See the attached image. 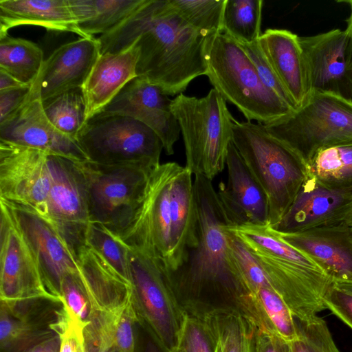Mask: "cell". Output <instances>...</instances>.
I'll list each match as a JSON object with an SVG mask.
<instances>
[{
  "mask_svg": "<svg viewBox=\"0 0 352 352\" xmlns=\"http://www.w3.org/2000/svg\"><path fill=\"white\" fill-rule=\"evenodd\" d=\"M209 36L188 24L169 0H144L97 39L100 54L122 52L135 41L140 49L138 77L173 96L182 94L193 79L206 74Z\"/></svg>",
  "mask_w": 352,
  "mask_h": 352,
  "instance_id": "6da1fadb",
  "label": "cell"
},
{
  "mask_svg": "<svg viewBox=\"0 0 352 352\" xmlns=\"http://www.w3.org/2000/svg\"><path fill=\"white\" fill-rule=\"evenodd\" d=\"M193 185L199 242L182 265L168 274L181 301L210 297L237 305L247 294L229 244L230 223L212 180L196 175Z\"/></svg>",
  "mask_w": 352,
  "mask_h": 352,
  "instance_id": "7a4b0ae2",
  "label": "cell"
},
{
  "mask_svg": "<svg viewBox=\"0 0 352 352\" xmlns=\"http://www.w3.org/2000/svg\"><path fill=\"white\" fill-rule=\"evenodd\" d=\"M232 142L267 197L268 226L276 224L307 177V165L261 123L234 120Z\"/></svg>",
  "mask_w": 352,
  "mask_h": 352,
  "instance_id": "3957f363",
  "label": "cell"
},
{
  "mask_svg": "<svg viewBox=\"0 0 352 352\" xmlns=\"http://www.w3.org/2000/svg\"><path fill=\"white\" fill-rule=\"evenodd\" d=\"M206 60V75L213 89L235 105L248 121L267 124L296 111L264 85L246 52L226 34L209 36Z\"/></svg>",
  "mask_w": 352,
  "mask_h": 352,
  "instance_id": "277c9868",
  "label": "cell"
},
{
  "mask_svg": "<svg viewBox=\"0 0 352 352\" xmlns=\"http://www.w3.org/2000/svg\"><path fill=\"white\" fill-rule=\"evenodd\" d=\"M171 110L183 136L186 167L192 175L212 180L226 167L234 119L226 100L214 89L202 98L183 94L172 100Z\"/></svg>",
  "mask_w": 352,
  "mask_h": 352,
  "instance_id": "5b68a950",
  "label": "cell"
},
{
  "mask_svg": "<svg viewBox=\"0 0 352 352\" xmlns=\"http://www.w3.org/2000/svg\"><path fill=\"white\" fill-rule=\"evenodd\" d=\"M130 282L138 323L162 352H177L186 310L162 263L129 248Z\"/></svg>",
  "mask_w": 352,
  "mask_h": 352,
  "instance_id": "8992f818",
  "label": "cell"
},
{
  "mask_svg": "<svg viewBox=\"0 0 352 352\" xmlns=\"http://www.w3.org/2000/svg\"><path fill=\"white\" fill-rule=\"evenodd\" d=\"M264 125L308 166L322 148L352 140V102L335 93L313 91L304 106Z\"/></svg>",
  "mask_w": 352,
  "mask_h": 352,
  "instance_id": "52a82bcc",
  "label": "cell"
},
{
  "mask_svg": "<svg viewBox=\"0 0 352 352\" xmlns=\"http://www.w3.org/2000/svg\"><path fill=\"white\" fill-rule=\"evenodd\" d=\"M87 186L90 222L120 236L130 224L148 179L157 166L144 164L104 165L80 162Z\"/></svg>",
  "mask_w": 352,
  "mask_h": 352,
  "instance_id": "ba28073f",
  "label": "cell"
},
{
  "mask_svg": "<svg viewBox=\"0 0 352 352\" xmlns=\"http://www.w3.org/2000/svg\"><path fill=\"white\" fill-rule=\"evenodd\" d=\"M76 141L88 161L98 164H144L157 166L163 144L142 122L101 111L89 118Z\"/></svg>",
  "mask_w": 352,
  "mask_h": 352,
  "instance_id": "9c48e42d",
  "label": "cell"
},
{
  "mask_svg": "<svg viewBox=\"0 0 352 352\" xmlns=\"http://www.w3.org/2000/svg\"><path fill=\"white\" fill-rule=\"evenodd\" d=\"M179 165L167 162L154 168L130 224L120 236L129 248L159 261L166 271L170 265L171 184Z\"/></svg>",
  "mask_w": 352,
  "mask_h": 352,
  "instance_id": "30bf717a",
  "label": "cell"
},
{
  "mask_svg": "<svg viewBox=\"0 0 352 352\" xmlns=\"http://www.w3.org/2000/svg\"><path fill=\"white\" fill-rule=\"evenodd\" d=\"M0 299L8 308L37 300L61 303L43 281L34 256L6 204L0 200Z\"/></svg>",
  "mask_w": 352,
  "mask_h": 352,
  "instance_id": "8fae6325",
  "label": "cell"
},
{
  "mask_svg": "<svg viewBox=\"0 0 352 352\" xmlns=\"http://www.w3.org/2000/svg\"><path fill=\"white\" fill-rule=\"evenodd\" d=\"M49 155L51 185L47 197V219L60 232L76 257L86 245L90 222L85 177L80 162Z\"/></svg>",
  "mask_w": 352,
  "mask_h": 352,
  "instance_id": "7c38bea8",
  "label": "cell"
},
{
  "mask_svg": "<svg viewBox=\"0 0 352 352\" xmlns=\"http://www.w3.org/2000/svg\"><path fill=\"white\" fill-rule=\"evenodd\" d=\"M47 153L0 140V199L47 217L51 185Z\"/></svg>",
  "mask_w": 352,
  "mask_h": 352,
  "instance_id": "4fadbf2b",
  "label": "cell"
},
{
  "mask_svg": "<svg viewBox=\"0 0 352 352\" xmlns=\"http://www.w3.org/2000/svg\"><path fill=\"white\" fill-rule=\"evenodd\" d=\"M28 243L47 291L60 300L63 277L77 272L76 257L56 227L34 210L0 199ZM61 301V300H60Z\"/></svg>",
  "mask_w": 352,
  "mask_h": 352,
  "instance_id": "5bb4252c",
  "label": "cell"
},
{
  "mask_svg": "<svg viewBox=\"0 0 352 352\" xmlns=\"http://www.w3.org/2000/svg\"><path fill=\"white\" fill-rule=\"evenodd\" d=\"M0 140L76 161L88 160L75 140L59 131L46 116L37 86L25 102L0 123Z\"/></svg>",
  "mask_w": 352,
  "mask_h": 352,
  "instance_id": "9a60e30c",
  "label": "cell"
},
{
  "mask_svg": "<svg viewBox=\"0 0 352 352\" xmlns=\"http://www.w3.org/2000/svg\"><path fill=\"white\" fill-rule=\"evenodd\" d=\"M251 252L294 317L309 319L327 309L323 298L333 282L324 272Z\"/></svg>",
  "mask_w": 352,
  "mask_h": 352,
  "instance_id": "2e32d148",
  "label": "cell"
},
{
  "mask_svg": "<svg viewBox=\"0 0 352 352\" xmlns=\"http://www.w3.org/2000/svg\"><path fill=\"white\" fill-rule=\"evenodd\" d=\"M313 91L332 92L349 98L352 80V45L345 30L333 29L299 36Z\"/></svg>",
  "mask_w": 352,
  "mask_h": 352,
  "instance_id": "e0dca14e",
  "label": "cell"
},
{
  "mask_svg": "<svg viewBox=\"0 0 352 352\" xmlns=\"http://www.w3.org/2000/svg\"><path fill=\"white\" fill-rule=\"evenodd\" d=\"M172 100L145 79L129 82L103 110L137 120L151 129L161 140L166 155L174 153L181 132L171 110Z\"/></svg>",
  "mask_w": 352,
  "mask_h": 352,
  "instance_id": "ac0fdd59",
  "label": "cell"
},
{
  "mask_svg": "<svg viewBox=\"0 0 352 352\" xmlns=\"http://www.w3.org/2000/svg\"><path fill=\"white\" fill-rule=\"evenodd\" d=\"M352 194L323 186L308 172L294 201L281 219L271 227L280 234H295L346 222Z\"/></svg>",
  "mask_w": 352,
  "mask_h": 352,
  "instance_id": "d6986e66",
  "label": "cell"
},
{
  "mask_svg": "<svg viewBox=\"0 0 352 352\" xmlns=\"http://www.w3.org/2000/svg\"><path fill=\"white\" fill-rule=\"evenodd\" d=\"M227 182L217 191L219 204L231 226H268L267 197L245 164L232 140L227 153Z\"/></svg>",
  "mask_w": 352,
  "mask_h": 352,
  "instance_id": "ffe728a7",
  "label": "cell"
},
{
  "mask_svg": "<svg viewBox=\"0 0 352 352\" xmlns=\"http://www.w3.org/2000/svg\"><path fill=\"white\" fill-rule=\"evenodd\" d=\"M276 233L310 258L333 282L352 281V226L346 222L295 234Z\"/></svg>",
  "mask_w": 352,
  "mask_h": 352,
  "instance_id": "44dd1931",
  "label": "cell"
},
{
  "mask_svg": "<svg viewBox=\"0 0 352 352\" xmlns=\"http://www.w3.org/2000/svg\"><path fill=\"white\" fill-rule=\"evenodd\" d=\"M100 55L99 43L94 36L80 37L56 48L34 82L41 100L82 87Z\"/></svg>",
  "mask_w": 352,
  "mask_h": 352,
  "instance_id": "7402d4cb",
  "label": "cell"
},
{
  "mask_svg": "<svg viewBox=\"0 0 352 352\" xmlns=\"http://www.w3.org/2000/svg\"><path fill=\"white\" fill-rule=\"evenodd\" d=\"M258 41L294 107L300 109L312 89L299 36L287 30L267 29Z\"/></svg>",
  "mask_w": 352,
  "mask_h": 352,
  "instance_id": "603a6c76",
  "label": "cell"
},
{
  "mask_svg": "<svg viewBox=\"0 0 352 352\" xmlns=\"http://www.w3.org/2000/svg\"><path fill=\"white\" fill-rule=\"evenodd\" d=\"M139 55L135 41L122 52L100 55L82 87L87 120L103 110L129 82L138 77Z\"/></svg>",
  "mask_w": 352,
  "mask_h": 352,
  "instance_id": "cb8c5ba5",
  "label": "cell"
},
{
  "mask_svg": "<svg viewBox=\"0 0 352 352\" xmlns=\"http://www.w3.org/2000/svg\"><path fill=\"white\" fill-rule=\"evenodd\" d=\"M192 175L186 166L179 165L172 180L171 252L168 272L179 268L186 260L190 250L199 242Z\"/></svg>",
  "mask_w": 352,
  "mask_h": 352,
  "instance_id": "d4e9b609",
  "label": "cell"
},
{
  "mask_svg": "<svg viewBox=\"0 0 352 352\" xmlns=\"http://www.w3.org/2000/svg\"><path fill=\"white\" fill-rule=\"evenodd\" d=\"M186 310L199 318L207 327L216 352H254L255 324L240 309L212 306L209 302L185 300Z\"/></svg>",
  "mask_w": 352,
  "mask_h": 352,
  "instance_id": "484cf974",
  "label": "cell"
},
{
  "mask_svg": "<svg viewBox=\"0 0 352 352\" xmlns=\"http://www.w3.org/2000/svg\"><path fill=\"white\" fill-rule=\"evenodd\" d=\"M38 25L86 37L80 30L69 0H0V36L15 26Z\"/></svg>",
  "mask_w": 352,
  "mask_h": 352,
  "instance_id": "4316f807",
  "label": "cell"
},
{
  "mask_svg": "<svg viewBox=\"0 0 352 352\" xmlns=\"http://www.w3.org/2000/svg\"><path fill=\"white\" fill-rule=\"evenodd\" d=\"M255 325L287 342L297 338L294 316L272 287H263L248 294L238 307Z\"/></svg>",
  "mask_w": 352,
  "mask_h": 352,
  "instance_id": "83f0119b",
  "label": "cell"
},
{
  "mask_svg": "<svg viewBox=\"0 0 352 352\" xmlns=\"http://www.w3.org/2000/svg\"><path fill=\"white\" fill-rule=\"evenodd\" d=\"M53 322L37 320L28 313L27 307L11 309L1 304V351L23 352L50 338L56 333L51 327Z\"/></svg>",
  "mask_w": 352,
  "mask_h": 352,
  "instance_id": "f1b7e54d",
  "label": "cell"
},
{
  "mask_svg": "<svg viewBox=\"0 0 352 352\" xmlns=\"http://www.w3.org/2000/svg\"><path fill=\"white\" fill-rule=\"evenodd\" d=\"M144 0H69L78 25L86 37L111 31Z\"/></svg>",
  "mask_w": 352,
  "mask_h": 352,
  "instance_id": "f546056e",
  "label": "cell"
},
{
  "mask_svg": "<svg viewBox=\"0 0 352 352\" xmlns=\"http://www.w3.org/2000/svg\"><path fill=\"white\" fill-rule=\"evenodd\" d=\"M308 172L328 188L352 194V140L320 150Z\"/></svg>",
  "mask_w": 352,
  "mask_h": 352,
  "instance_id": "4dcf8cb0",
  "label": "cell"
},
{
  "mask_svg": "<svg viewBox=\"0 0 352 352\" xmlns=\"http://www.w3.org/2000/svg\"><path fill=\"white\" fill-rule=\"evenodd\" d=\"M43 52L34 43L6 34L0 36V69L31 86L44 63Z\"/></svg>",
  "mask_w": 352,
  "mask_h": 352,
  "instance_id": "1f68e13d",
  "label": "cell"
},
{
  "mask_svg": "<svg viewBox=\"0 0 352 352\" xmlns=\"http://www.w3.org/2000/svg\"><path fill=\"white\" fill-rule=\"evenodd\" d=\"M42 102L51 123L62 133L76 140L87 121V104L82 88L65 91Z\"/></svg>",
  "mask_w": 352,
  "mask_h": 352,
  "instance_id": "d6a6232c",
  "label": "cell"
},
{
  "mask_svg": "<svg viewBox=\"0 0 352 352\" xmlns=\"http://www.w3.org/2000/svg\"><path fill=\"white\" fill-rule=\"evenodd\" d=\"M262 0H226L222 32L239 43H250L261 35Z\"/></svg>",
  "mask_w": 352,
  "mask_h": 352,
  "instance_id": "836d02e7",
  "label": "cell"
},
{
  "mask_svg": "<svg viewBox=\"0 0 352 352\" xmlns=\"http://www.w3.org/2000/svg\"><path fill=\"white\" fill-rule=\"evenodd\" d=\"M86 244L130 282L129 248L119 236L100 223L89 222L86 232Z\"/></svg>",
  "mask_w": 352,
  "mask_h": 352,
  "instance_id": "e575fe53",
  "label": "cell"
},
{
  "mask_svg": "<svg viewBox=\"0 0 352 352\" xmlns=\"http://www.w3.org/2000/svg\"><path fill=\"white\" fill-rule=\"evenodd\" d=\"M183 19L206 35L222 32L226 0H169Z\"/></svg>",
  "mask_w": 352,
  "mask_h": 352,
  "instance_id": "d590c367",
  "label": "cell"
},
{
  "mask_svg": "<svg viewBox=\"0 0 352 352\" xmlns=\"http://www.w3.org/2000/svg\"><path fill=\"white\" fill-rule=\"evenodd\" d=\"M297 338L288 342L289 352H340L327 324L316 316L301 320L294 317Z\"/></svg>",
  "mask_w": 352,
  "mask_h": 352,
  "instance_id": "8d00e7d4",
  "label": "cell"
},
{
  "mask_svg": "<svg viewBox=\"0 0 352 352\" xmlns=\"http://www.w3.org/2000/svg\"><path fill=\"white\" fill-rule=\"evenodd\" d=\"M85 327L62 304L51 324L52 329L60 338V352H87L83 333Z\"/></svg>",
  "mask_w": 352,
  "mask_h": 352,
  "instance_id": "74e56055",
  "label": "cell"
},
{
  "mask_svg": "<svg viewBox=\"0 0 352 352\" xmlns=\"http://www.w3.org/2000/svg\"><path fill=\"white\" fill-rule=\"evenodd\" d=\"M178 350L180 352H216L214 340L204 322L187 310L180 333Z\"/></svg>",
  "mask_w": 352,
  "mask_h": 352,
  "instance_id": "f35d334b",
  "label": "cell"
},
{
  "mask_svg": "<svg viewBox=\"0 0 352 352\" xmlns=\"http://www.w3.org/2000/svg\"><path fill=\"white\" fill-rule=\"evenodd\" d=\"M61 303L85 326L90 315L89 299L77 272L66 274L60 288Z\"/></svg>",
  "mask_w": 352,
  "mask_h": 352,
  "instance_id": "ab89813d",
  "label": "cell"
},
{
  "mask_svg": "<svg viewBox=\"0 0 352 352\" xmlns=\"http://www.w3.org/2000/svg\"><path fill=\"white\" fill-rule=\"evenodd\" d=\"M239 44L242 47L253 63L264 85L295 109L289 96L263 54L258 41H256L250 43H239Z\"/></svg>",
  "mask_w": 352,
  "mask_h": 352,
  "instance_id": "60d3db41",
  "label": "cell"
},
{
  "mask_svg": "<svg viewBox=\"0 0 352 352\" xmlns=\"http://www.w3.org/2000/svg\"><path fill=\"white\" fill-rule=\"evenodd\" d=\"M323 301L327 309L352 329V295L338 289L333 283Z\"/></svg>",
  "mask_w": 352,
  "mask_h": 352,
  "instance_id": "b9f144b4",
  "label": "cell"
},
{
  "mask_svg": "<svg viewBox=\"0 0 352 352\" xmlns=\"http://www.w3.org/2000/svg\"><path fill=\"white\" fill-rule=\"evenodd\" d=\"M31 86L0 91V123L14 113L27 100Z\"/></svg>",
  "mask_w": 352,
  "mask_h": 352,
  "instance_id": "7bdbcfd3",
  "label": "cell"
},
{
  "mask_svg": "<svg viewBox=\"0 0 352 352\" xmlns=\"http://www.w3.org/2000/svg\"><path fill=\"white\" fill-rule=\"evenodd\" d=\"M254 352H289L288 342L255 325Z\"/></svg>",
  "mask_w": 352,
  "mask_h": 352,
  "instance_id": "ee69618b",
  "label": "cell"
},
{
  "mask_svg": "<svg viewBox=\"0 0 352 352\" xmlns=\"http://www.w3.org/2000/svg\"><path fill=\"white\" fill-rule=\"evenodd\" d=\"M60 338L58 333L27 349L23 352H60Z\"/></svg>",
  "mask_w": 352,
  "mask_h": 352,
  "instance_id": "f6af8a7d",
  "label": "cell"
},
{
  "mask_svg": "<svg viewBox=\"0 0 352 352\" xmlns=\"http://www.w3.org/2000/svg\"><path fill=\"white\" fill-rule=\"evenodd\" d=\"M28 86L23 84L12 76L0 69V91Z\"/></svg>",
  "mask_w": 352,
  "mask_h": 352,
  "instance_id": "bcb514c9",
  "label": "cell"
},
{
  "mask_svg": "<svg viewBox=\"0 0 352 352\" xmlns=\"http://www.w3.org/2000/svg\"><path fill=\"white\" fill-rule=\"evenodd\" d=\"M337 3H347L350 8V14L349 16L346 20L347 25L346 28L345 29L346 32L348 34V36L350 38L351 45H352V0H340L337 1Z\"/></svg>",
  "mask_w": 352,
  "mask_h": 352,
  "instance_id": "7dc6e473",
  "label": "cell"
},
{
  "mask_svg": "<svg viewBox=\"0 0 352 352\" xmlns=\"http://www.w3.org/2000/svg\"><path fill=\"white\" fill-rule=\"evenodd\" d=\"M333 285L342 291L352 295V281H336Z\"/></svg>",
  "mask_w": 352,
  "mask_h": 352,
  "instance_id": "c3c4849f",
  "label": "cell"
},
{
  "mask_svg": "<svg viewBox=\"0 0 352 352\" xmlns=\"http://www.w3.org/2000/svg\"><path fill=\"white\" fill-rule=\"evenodd\" d=\"M346 223H349V225L352 226V210H351V211L349 214V216L347 219Z\"/></svg>",
  "mask_w": 352,
  "mask_h": 352,
  "instance_id": "681fc988",
  "label": "cell"
},
{
  "mask_svg": "<svg viewBox=\"0 0 352 352\" xmlns=\"http://www.w3.org/2000/svg\"><path fill=\"white\" fill-rule=\"evenodd\" d=\"M349 99L352 102V80L351 81L349 94Z\"/></svg>",
  "mask_w": 352,
  "mask_h": 352,
  "instance_id": "f907efd6",
  "label": "cell"
},
{
  "mask_svg": "<svg viewBox=\"0 0 352 352\" xmlns=\"http://www.w3.org/2000/svg\"><path fill=\"white\" fill-rule=\"evenodd\" d=\"M177 352H180V351H179V350H177Z\"/></svg>",
  "mask_w": 352,
  "mask_h": 352,
  "instance_id": "816d5d0a",
  "label": "cell"
},
{
  "mask_svg": "<svg viewBox=\"0 0 352 352\" xmlns=\"http://www.w3.org/2000/svg\"></svg>",
  "mask_w": 352,
  "mask_h": 352,
  "instance_id": "f5cc1de1",
  "label": "cell"
}]
</instances>
